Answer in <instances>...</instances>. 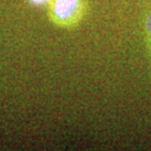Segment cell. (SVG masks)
<instances>
[{
	"label": "cell",
	"instance_id": "1",
	"mask_svg": "<svg viewBox=\"0 0 151 151\" xmlns=\"http://www.w3.org/2000/svg\"><path fill=\"white\" fill-rule=\"evenodd\" d=\"M47 18L60 29L78 27L88 12V0H50L47 5Z\"/></svg>",
	"mask_w": 151,
	"mask_h": 151
},
{
	"label": "cell",
	"instance_id": "2",
	"mask_svg": "<svg viewBox=\"0 0 151 151\" xmlns=\"http://www.w3.org/2000/svg\"><path fill=\"white\" fill-rule=\"evenodd\" d=\"M143 32H145V40H146L147 55L151 64V8L147 11L145 20H143Z\"/></svg>",
	"mask_w": 151,
	"mask_h": 151
},
{
	"label": "cell",
	"instance_id": "3",
	"mask_svg": "<svg viewBox=\"0 0 151 151\" xmlns=\"http://www.w3.org/2000/svg\"><path fill=\"white\" fill-rule=\"evenodd\" d=\"M27 2L35 7H44L48 5L50 0H27Z\"/></svg>",
	"mask_w": 151,
	"mask_h": 151
}]
</instances>
